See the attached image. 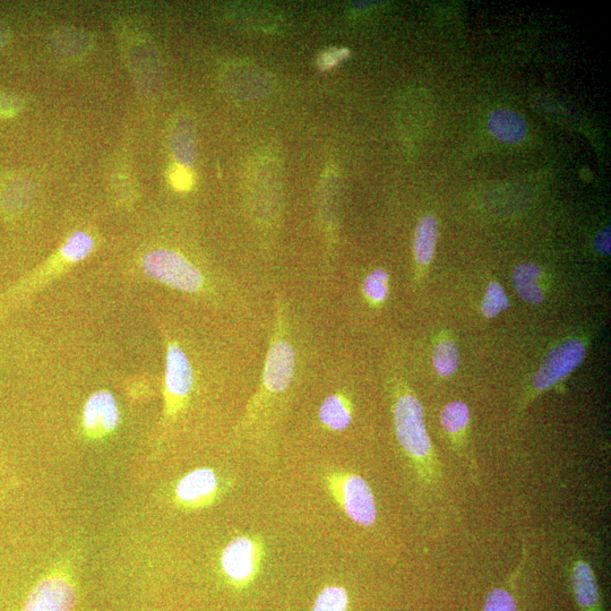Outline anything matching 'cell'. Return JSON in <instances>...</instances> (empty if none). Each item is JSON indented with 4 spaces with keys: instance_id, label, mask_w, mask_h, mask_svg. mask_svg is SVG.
I'll return each instance as SVG.
<instances>
[{
    "instance_id": "20",
    "label": "cell",
    "mask_w": 611,
    "mask_h": 611,
    "mask_svg": "<svg viewBox=\"0 0 611 611\" xmlns=\"http://www.w3.org/2000/svg\"><path fill=\"white\" fill-rule=\"evenodd\" d=\"M349 596L340 585H330L317 596L312 611H348Z\"/></svg>"
},
{
    "instance_id": "8",
    "label": "cell",
    "mask_w": 611,
    "mask_h": 611,
    "mask_svg": "<svg viewBox=\"0 0 611 611\" xmlns=\"http://www.w3.org/2000/svg\"><path fill=\"white\" fill-rule=\"evenodd\" d=\"M265 557L263 541L254 536H238L223 549L221 570L236 588H246L261 571Z\"/></svg>"
},
{
    "instance_id": "25",
    "label": "cell",
    "mask_w": 611,
    "mask_h": 611,
    "mask_svg": "<svg viewBox=\"0 0 611 611\" xmlns=\"http://www.w3.org/2000/svg\"><path fill=\"white\" fill-rule=\"evenodd\" d=\"M348 56L349 51L347 49H329L323 51L320 57H318V66H320L322 71L331 70V68L338 65L341 60Z\"/></svg>"
},
{
    "instance_id": "4",
    "label": "cell",
    "mask_w": 611,
    "mask_h": 611,
    "mask_svg": "<svg viewBox=\"0 0 611 611\" xmlns=\"http://www.w3.org/2000/svg\"><path fill=\"white\" fill-rule=\"evenodd\" d=\"M327 492L347 518L363 528L377 520V505L372 487L354 472L334 470L324 478Z\"/></svg>"
},
{
    "instance_id": "6",
    "label": "cell",
    "mask_w": 611,
    "mask_h": 611,
    "mask_svg": "<svg viewBox=\"0 0 611 611\" xmlns=\"http://www.w3.org/2000/svg\"><path fill=\"white\" fill-rule=\"evenodd\" d=\"M194 387V372L182 347L169 341L166 354L165 381H163V421H175L191 399Z\"/></svg>"
},
{
    "instance_id": "10",
    "label": "cell",
    "mask_w": 611,
    "mask_h": 611,
    "mask_svg": "<svg viewBox=\"0 0 611 611\" xmlns=\"http://www.w3.org/2000/svg\"><path fill=\"white\" fill-rule=\"evenodd\" d=\"M221 493L220 480L210 468L195 469L178 481L175 502L188 511L206 509L217 502Z\"/></svg>"
},
{
    "instance_id": "13",
    "label": "cell",
    "mask_w": 611,
    "mask_h": 611,
    "mask_svg": "<svg viewBox=\"0 0 611 611\" xmlns=\"http://www.w3.org/2000/svg\"><path fill=\"white\" fill-rule=\"evenodd\" d=\"M470 417L469 407L462 401L447 403L440 415L444 432L449 436L454 450L461 456L467 453Z\"/></svg>"
},
{
    "instance_id": "11",
    "label": "cell",
    "mask_w": 611,
    "mask_h": 611,
    "mask_svg": "<svg viewBox=\"0 0 611 611\" xmlns=\"http://www.w3.org/2000/svg\"><path fill=\"white\" fill-rule=\"evenodd\" d=\"M120 423V412L114 394L99 390L90 395L82 412L83 432L89 440H103L113 434Z\"/></svg>"
},
{
    "instance_id": "5",
    "label": "cell",
    "mask_w": 611,
    "mask_h": 611,
    "mask_svg": "<svg viewBox=\"0 0 611 611\" xmlns=\"http://www.w3.org/2000/svg\"><path fill=\"white\" fill-rule=\"evenodd\" d=\"M146 277L185 294H204L208 282L203 272L184 255L171 249H154L143 257Z\"/></svg>"
},
{
    "instance_id": "22",
    "label": "cell",
    "mask_w": 611,
    "mask_h": 611,
    "mask_svg": "<svg viewBox=\"0 0 611 611\" xmlns=\"http://www.w3.org/2000/svg\"><path fill=\"white\" fill-rule=\"evenodd\" d=\"M509 306L510 300L503 287L496 281L490 282L486 289L485 297L481 301V313L486 318H494L506 311Z\"/></svg>"
},
{
    "instance_id": "27",
    "label": "cell",
    "mask_w": 611,
    "mask_h": 611,
    "mask_svg": "<svg viewBox=\"0 0 611 611\" xmlns=\"http://www.w3.org/2000/svg\"><path fill=\"white\" fill-rule=\"evenodd\" d=\"M596 251L602 255H610V227L601 230L595 238Z\"/></svg>"
},
{
    "instance_id": "23",
    "label": "cell",
    "mask_w": 611,
    "mask_h": 611,
    "mask_svg": "<svg viewBox=\"0 0 611 611\" xmlns=\"http://www.w3.org/2000/svg\"><path fill=\"white\" fill-rule=\"evenodd\" d=\"M484 611H518V606L509 590L494 589L487 596Z\"/></svg>"
},
{
    "instance_id": "16",
    "label": "cell",
    "mask_w": 611,
    "mask_h": 611,
    "mask_svg": "<svg viewBox=\"0 0 611 611\" xmlns=\"http://www.w3.org/2000/svg\"><path fill=\"white\" fill-rule=\"evenodd\" d=\"M321 424L331 432H343L354 419L351 401L342 393L332 394L321 404L318 412Z\"/></svg>"
},
{
    "instance_id": "7",
    "label": "cell",
    "mask_w": 611,
    "mask_h": 611,
    "mask_svg": "<svg viewBox=\"0 0 611 611\" xmlns=\"http://www.w3.org/2000/svg\"><path fill=\"white\" fill-rule=\"evenodd\" d=\"M585 355H587V346L580 339H569L557 344L553 350H550L533 377L531 390L527 398H524L522 408H526L538 395L553 389L573 373L583 363Z\"/></svg>"
},
{
    "instance_id": "3",
    "label": "cell",
    "mask_w": 611,
    "mask_h": 611,
    "mask_svg": "<svg viewBox=\"0 0 611 611\" xmlns=\"http://www.w3.org/2000/svg\"><path fill=\"white\" fill-rule=\"evenodd\" d=\"M295 372V350L290 342L285 317L279 309L268 357L265 360L261 389L246 410L243 429L254 427L270 408V404L288 392Z\"/></svg>"
},
{
    "instance_id": "18",
    "label": "cell",
    "mask_w": 611,
    "mask_h": 611,
    "mask_svg": "<svg viewBox=\"0 0 611 611\" xmlns=\"http://www.w3.org/2000/svg\"><path fill=\"white\" fill-rule=\"evenodd\" d=\"M172 152L179 166L192 167L196 161V144L191 124L179 122L171 137Z\"/></svg>"
},
{
    "instance_id": "9",
    "label": "cell",
    "mask_w": 611,
    "mask_h": 611,
    "mask_svg": "<svg viewBox=\"0 0 611 611\" xmlns=\"http://www.w3.org/2000/svg\"><path fill=\"white\" fill-rule=\"evenodd\" d=\"M76 600L71 573L58 567L33 585L21 611H74Z\"/></svg>"
},
{
    "instance_id": "2",
    "label": "cell",
    "mask_w": 611,
    "mask_h": 611,
    "mask_svg": "<svg viewBox=\"0 0 611 611\" xmlns=\"http://www.w3.org/2000/svg\"><path fill=\"white\" fill-rule=\"evenodd\" d=\"M94 239L84 231H76L60 247L59 252L42 264L37 270H33L10 287L0 292V321L19 311L25 304L38 294L40 290L47 287L59 275L67 272L73 266L81 263L93 252Z\"/></svg>"
},
{
    "instance_id": "21",
    "label": "cell",
    "mask_w": 611,
    "mask_h": 611,
    "mask_svg": "<svg viewBox=\"0 0 611 611\" xmlns=\"http://www.w3.org/2000/svg\"><path fill=\"white\" fill-rule=\"evenodd\" d=\"M390 277L382 269L374 270L368 275L364 282V295L370 304L382 305L389 296Z\"/></svg>"
},
{
    "instance_id": "24",
    "label": "cell",
    "mask_w": 611,
    "mask_h": 611,
    "mask_svg": "<svg viewBox=\"0 0 611 611\" xmlns=\"http://www.w3.org/2000/svg\"><path fill=\"white\" fill-rule=\"evenodd\" d=\"M170 183L179 192H187L193 186V176L188 168L176 165L169 172Z\"/></svg>"
},
{
    "instance_id": "17",
    "label": "cell",
    "mask_w": 611,
    "mask_h": 611,
    "mask_svg": "<svg viewBox=\"0 0 611 611\" xmlns=\"http://www.w3.org/2000/svg\"><path fill=\"white\" fill-rule=\"evenodd\" d=\"M438 239V223L432 214L421 218L416 228L413 254L419 271H425L433 261Z\"/></svg>"
},
{
    "instance_id": "19",
    "label": "cell",
    "mask_w": 611,
    "mask_h": 611,
    "mask_svg": "<svg viewBox=\"0 0 611 611\" xmlns=\"http://www.w3.org/2000/svg\"><path fill=\"white\" fill-rule=\"evenodd\" d=\"M433 364L436 373L441 377H450L456 373L460 364V354L454 340L444 338L436 343Z\"/></svg>"
},
{
    "instance_id": "15",
    "label": "cell",
    "mask_w": 611,
    "mask_h": 611,
    "mask_svg": "<svg viewBox=\"0 0 611 611\" xmlns=\"http://www.w3.org/2000/svg\"><path fill=\"white\" fill-rule=\"evenodd\" d=\"M514 289L523 301L530 305H540L546 298L542 271L538 264L523 262L513 271Z\"/></svg>"
},
{
    "instance_id": "26",
    "label": "cell",
    "mask_w": 611,
    "mask_h": 611,
    "mask_svg": "<svg viewBox=\"0 0 611 611\" xmlns=\"http://www.w3.org/2000/svg\"><path fill=\"white\" fill-rule=\"evenodd\" d=\"M20 109L15 98L0 93V117L13 116Z\"/></svg>"
},
{
    "instance_id": "14",
    "label": "cell",
    "mask_w": 611,
    "mask_h": 611,
    "mask_svg": "<svg viewBox=\"0 0 611 611\" xmlns=\"http://www.w3.org/2000/svg\"><path fill=\"white\" fill-rule=\"evenodd\" d=\"M487 127L495 139L506 144H519L528 135L526 120L510 109L493 111L488 119Z\"/></svg>"
},
{
    "instance_id": "1",
    "label": "cell",
    "mask_w": 611,
    "mask_h": 611,
    "mask_svg": "<svg viewBox=\"0 0 611 611\" xmlns=\"http://www.w3.org/2000/svg\"><path fill=\"white\" fill-rule=\"evenodd\" d=\"M392 413L395 435L419 483L426 488L437 487L442 468L427 432L423 404L404 382L393 386Z\"/></svg>"
},
{
    "instance_id": "12",
    "label": "cell",
    "mask_w": 611,
    "mask_h": 611,
    "mask_svg": "<svg viewBox=\"0 0 611 611\" xmlns=\"http://www.w3.org/2000/svg\"><path fill=\"white\" fill-rule=\"evenodd\" d=\"M571 584L576 604L581 611H601V597L596 574L583 557L574 559Z\"/></svg>"
}]
</instances>
